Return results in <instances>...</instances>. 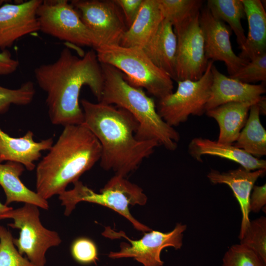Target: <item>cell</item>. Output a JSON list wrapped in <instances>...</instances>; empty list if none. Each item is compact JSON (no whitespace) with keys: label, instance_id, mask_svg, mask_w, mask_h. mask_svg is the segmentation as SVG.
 <instances>
[{"label":"cell","instance_id":"cell-32","mask_svg":"<svg viewBox=\"0 0 266 266\" xmlns=\"http://www.w3.org/2000/svg\"><path fill=\"white\" fill-rule=\"evenodd\" d=\"M70 251L73 259L81 264H96L99 260L96 245L86 237H80L73 241Z\"/></svg>","mask_w":266,"mask_h":266},{"label":"cell","instance_id":"cell-3","mask_svg":"<svg viewBox=\"0 0 266 266\" xmlns=\"http://www.w3.org/2000/svg\"><path fill=\"white\" fill-rule=\"evenodd\" d=\"M101 152L100 142L83 124L64 127L36 167V192L47 200L59 195L100 161Z\"/></svg>","mask_w":266,"mask_h":266},{"label":"cell","instance_id":"cell-12","mask_svg":"<svg viewBox=\"0 0 266 266\" xmlns=\"http://www.w3.org/2000/svg\"><path fill=\"white\" fill-rule=\"evenodd\" d=\"M199 24L208 60L224 62L230 76L249 62L233 52L230 40L231 28L224 22L215 18L207 7L200 11Z\"/></svg>","mask_w":266,"mask_h":266},{"label":"cell","instance_id":"cell-26","mask_svg":"<svg viewBox=\"0 0 266 266\" xmlns=\"http://www.w3.org/2000/svg\"><path fill=\"white\" fill-rule=\"evenodd\" d=\"M207 8L216 18L226 22L236 36V41L242 50L245 43L241 20L245 17L241 0H208Z\"/></svg>","mask_w":266,"mask_h":266},{"label":"cell","instance_id":"cell-16","mask_svg":"<svg viewBox=\"0 0 266 266\" xmlns=\"http://www.w3.org/2000/svg\"><path fill=\"white\" fill-rule=\"evenodd\" d=\"M266 169L248 170L240 166L227 172H221L211 169L207 175L214 184H226L230 187L237 200L241 212V221L238 238L241 239L249 225V198L252 190L257 179L263 176Z\"/></svg>","mask_w":266,"mask_h":266},{"label":"cell","instance_id":"cell-18","mask_svg":"<svg viewBox=\"0 0 266 266\" xmlns=\"http://www.w3.org/2000/svg\"><path fill=\"white\" fill-rule=\"evenodd\" d=\"M188 152L200 162L203 155H209L233 161L248 170L266 169V161L254 157L233 144L222 143L207 138H193L189 144Z\"/></svg>","mask_w":266,"mask_h":266},{"label":"cell","instance_id":"cell-4","mask_svg":"<svg viewBox=\"0 0 266 266\" xmlns=\"http://www.w3.org/2000/svg\"><path fill=\"white\" fill-rule=\"evenodd\" d=\"M103 88L99 101L122 108L135 119L138 127L135 134L139 140H155L166 149L175 150L179 133L159 115L154 100L143 89L130 84L124 74L114 67L101 64Z\"/></svg>","mask_w":266,"mask_h":266},{"label":"cell","instance_id":"cell-7","mask_svg":"<svg viewBox=\"0 0 266 266\" xmlns=\"http://www.w3.org/2000/svg\"><path fill=\"white\" fill-rule=\"evenodd\" d=\"M39 216L38 206L25 203L21 207L12 208L4 213L0 216V220L12 219L13 222L8 225L20 230L19 237L13 239L19 253L25 254L35 266H45L47 251L51 247L59 245L62 239L57 232L42 225Z\"/></svg>","mask_w":266,"mask_h":266},{"label":"cell","instance_id":"cell-23","mask_svg":"<svg viewBox=\"0 0 266 266\" xmlns=\"http://www.w3.org/2000/svg\"><path fill=\"white\" fill-rule=\"evenodd\" d=\"M253 104L250 102H229L205 112L218 124V142L233 144L235 142L246 122L250 107Z\"/></svg>","mask_w":266,"mask_h":266},{"label":"cell","instance_id":"cell-10","mask_svg":"<svg viewBox=\"0 0 266 266\" xmlns=\"http://www.w3.org/2000/svg\"><path fill=\"white\" fill-rule=\"evenodd\" d=\"M186 228V225L177 223L170 232L163 233L151 230L145 233L138 240L131 239L123 232L117 233L110 228H106L102 234L112 238L122 236L130 242V244L121 243V250L118 252H111L108 255L109 258H133L143 266H162L164 264L161 259L162 250L167 247H172L176 250L180 249L183 244V233Z\"/></svg>","mask_w":266,"mask_h":266},{"label":"cell","instance_id":"cell-33","mask_svg":"<svg viewBox=\"0 0 266 266\" xmlns=\"http://www.w3.org/2000/svg\"><path fill=\"white\" fill-rule=\"evenodd\" d=\"M143 0H114L121 9L129 28L133 23L141 8Z\"/></svg>","mask_w":266,"mask_h":266},{"label":"cell","instance_id":"cell-21","mask_svg":"<svg viewBox=\"0 0 266 266\" xmlns=\"http://www.w3.org/2000/svg\"><path fill=\"white\" fill-rule=\"evenodd\" d=\"M248 24V33L238 56L250 61L266 50V12L260 0H241Z\"/></svg>","mask_w":266,"mask_h":266},{"label":"cell","instance_id":"cell-20","mask_svg":"<svg viewBox=\"0 0 266 266\" xmlns=\"http://www.w3.org/2000/svg\"><path fill=\"white\" fill-rule=\"evenodd\" d=\"M164 20L157 0H143L132 25L124 33L120 44L143 48L156 33Z\"/></svg>","mask_w":266,"mask_h":266},{"label":"cell","instance_id":"cell-22","mask_svg":"<svg viewBox=\"0 0 266 266\" xmlns=\"http://www.w3.org/2000/svg\"><path fill=\"white\" fill-rule=\"evenodd\" d=\"M24 170V166L18 163L8 161L4 164H0V185L6 196L5 204L21 202L48 209L47 200L27 188L21 180L20 176Z\"/></svg>","mask_w":266,"mask_h":266},{"label":"cell","instance_id":"cell-9","mask_svg":"<svg viewBox=\"0 0 266 266\" xmlns=\"http://www.w3.org/2000/svg\"><path fill=\"white\" fill-rule=\"evenodd\" d=\"M40 30L45 34L79 46L100 44L66 0H42L36 11Z\"/></svg>","mask_w":266,"mask_h":266},{"label":"cell","instance_id":"cell-17","mask_svg":"<svg viewBox=\"0 0 266 266\" xmlns=\"http://www.w3.org/2000/svg\"><path fill=\"white\" fill-rule=\"evenodd\" d=\"M53 144L52 138L35 141L31 131L22 137H13L0 128V164L4 161L16 162L33 170L35 168V162L41 157V152L49 150Z\"/></svg>","mask_w":266,"mask_h":266},{"label":"cell","instance_id":"cell-25","mask_svg":"<svg viewBox=\"0 0 266 266\" xmlns=\"http://www.w3.org/2000/svg\"><path fill=\"white\" fill-rule=\"evenodd\" d=\"M164 19L172 25L176 35L185 29L200 14L201 0H157Z\"/></svg>","mask_w":266,"mask_h":266},{"label":"cell","instance_id":"cell-35","mask_svg":"<svg viewBox=\"0 0 266 266\" xmlns=\"http://www.w3.org/2000/svg\"><path fill=\"white\" fill-rule=\"evenodd\" d=\"M19 65V61L12 58L11 53L8 50L0 52V75L14 73Z\"/></svg>","mask_w":266,"mask_h":266},{"label":"cell","instance_id":"cell-27","mask_svg":"<svg viewBox=\"0 0 266 266\" xmlns=\"http://www.w3.org/2000/svg\"><path fill=\"white\" fill-rule=\"evenodd\" d=\"M240 243L253 250L266 263V218L250 220Z\"/></svg>","mask_w":266,"mask_h":266},{"label":"cell","instance_id":"cell-5","mask_svg":"<svg viewBox=\"0 0 266 266\" xmlns=\"http://www.w3.org/2000/svg\"><path fill=\"white\" fill-rule=\"evenodd\" d=\"M94 50L100 63L118 69L131 85L145 89L158 100L173 92L172 79L155 66L142 48L104 45Z\"/></svg>","mask_w":266,"mask_h":266},{"label":"cell","instance_id":"cell-6","mask_svg":"<svg viewBox=\"0 0 266 266\" xmlns=\"http://www.w3.org/2000/svg\"><path fill=\"white\" fill-rule=\"evenodd\" d=\"M74 187L59 195L61 205L65 206L64 214L69 216L81 201H86L101 205L118 212L128 219L134 228L143 232L152 230L133 218L129 210V205H145L147 198L143 190L133 184L125 177L115 175L96 193L78 180L73 183Z\"/></svg>","mask_w":266,"mask_h":266},{"label":"cell","instance_id":"cell-14","mask_svg":"<svg viewBox=\"0 0 266 266\" xmlns=\"http://www.w3.org/2000/svg\"><path fill=\"white\" fill-rule=\"evenodd\" d=\"M42 0L0 7V50L11 47L21 37L40 30L36 11Z\"/></svg>","mask_w":266,"mask_h":266},{"label":"cell","instance_id":"cell-34","mask_svg":"<svg viewBox=\"0 0 266 266\" xmlns=\"http://www.w3.org/2000/svg\"><path fill=\"white\" fill-rule=\"evenodd\" d=\"M266 204V185H254L249 198L250 212L258 213Z\"/></svg>","mask_w":266,"mask_h":266},{"label":"cell","instance_id":"cell-28","mask_svg":"<svg viewBox=\"0 0 266 266\" xmlns=\"http://www.w3.org/2000/svg\"><path fill=\"white\" fill-rule=\"evenodd\" d=\"M35 93L33 83H23L17 89H9L0 85V114L5 113L12 104L27 105L32 102Z\"/></svg>","mask_w":266,"mask_h":266},{"label":"cell","instance_id":"cell-11","mask_svg":"<svg viewBox=\"0 0 266 266\" xmlns=\"http://www.w3.org/2000/svg\"><path fill=\"white\" fill-rule=\"evenodd\" d=\"M100 46L119 45L128 29L123 14L114 0H73L70 2Z\"/></svg>","mask_w":266,"mask_h":266},{"label":"cell","instance_id":"cell-19","mask_svg":"<svg viewBox=\"0 0 266 266\" xmlns=\"http://www.w3.org/2000/svg\"><path fill=\"white\" fill-rule=\"evenodd\" d=\"M177 45L172 25L164 19L154 35L142 48L152 62L174 80Z\"/></svg>","mask_w":266,"mask_h":266},{"label":"cell","instance_id":"cell-2","mask_svg":"<svg viewBox=\"0 0 266 266\" xmlns=\"http://www.w3.org/2000/svg\"><path fill=\"white\" fill-rule=\"evenodd\" d=\"M83 124L100 143V166L125 177L137 168L159 145L155 140H139L135 137L138 124L126 110L86 99L80 101Z\"/></svg>","mask_w":266,"mask_h":266},{"label":"cell","instance_id":"cell-15","mask_svg":"<svg viewBox=\"0 0 266 266\" xmlns=\"http://www.w3.org/2000/svg\"><path fill=\"white\" fill-rule=\"evenodd\" d=\"M212 82L206 111L229 102L257 103L266 93L263 85H253L239 81L221 73L213 65Z\"/></svg>","mask_w":266,"mask_h":266},{"label":"cell","instance_id":"cell-36","mask_svg":"<svg viewBox=\"0 0 266 266\" xmlns=\"http://www.w3.org/2000/svg\"><path fill=\"white\" fill-rule=\"evenodd\" d=\"M258 105L260 113L265 115L266 113V99L265 96H263L262 98L256 103Z\"/></svg>","mask_w":266,"mask_h":266},{"label":"cell","instance_id":"cell-30","mask_svg":"<svg viewBox=\"0 0 266 266\" xmlns=\"http://www.w3.org/2000/svg\"><path fill=\"white\" fill-rule=\"evenodd\" d=\"M222 266H266L253 250L239 243L233 245L225 253Z\"/></svg>","mask_w":266,"mask_h":266},{"label":"cell","instance_id":"cell-29","mask_svg":"<svg viewBox=\"0 0 266 266\" xmlns=\"http://www.w3.org/2000/svg\"><path fill=\"white\" fill-rule=\"evenodd\" d=\"M11 233L0 226V266H36L15 247Z\"/></svg>","mask_w":266,"mask_h":266},{"label":"cell","instance_id":"cell-1","mask_svg":"<svg viewBox=\"0 0 266 266\" xmlns=\"http://www.w3.org/2000/svg\"><path fill=\"white\" fill-rule=\"evenodd\" d=\"M34 74L39 87L46 93L48 114L53 125L83 124L79 97L83 86L89 87L98 101L101 98L104 77L94 50L80 58L65 47L55 62L38 66Z\"/></svg>","mask_w":266,"mask_h":266},{"label":"cell","instance_id":"cell-8","mask_svg":"<svg viewBox=\"0 0 266 266\" xmlns=\"http://www.w3.org/2000/svg\"><path fill=\"white\" fill-rule=\"evenodd\" d=\"M213 62L208 61L206 70L199 79L178 81L175 92L159 100L157 112L168 125L176 127L186 122L190 115L200 116L205 113L210 96Z\"/></svg>","mask_w":266,"mask_h":266},{"label":"cell","instance_id":"cell-37","mask_svg":"<svg viewBox=\"0 0 266 266\" xmlns=\"http://www.w3.org/2000/svg\"><path fill=\"white\" fill-rule=\"evenodd\" d=\"M13 208L3 204L0 202V216L5 212L11 210Z\"/></svg>","mask_w":266,"mask_h":266},{"label":"cell","instance_id":"cell-31","mask_svg":"<svg viewBox=\"0 0 266 266\" xmlns=\"http://www.w3.org/2000/svg\"><path fill=\"white\" fill-rule=\"evenodd\" d=\"M230 77L245 83L266 81V52L251 60Z\"/></svg>","mask_w":266,"mask_h":266},{"label":"cell","instance_id":"cell-13","mask_svg":"<svg viewBox=\"0 0 266 266\" xmlns=\"http://www.w3.org/2000/svg\"><path fill=\"white\" fill-rule=\"evenodd\" d=\"M198 15L189 25L176 35L175 81L197 80L204 74L208 61Z\"/></svg>","mask_w":266,"mask_h":266},{"label":"cell","instance_id":"cell-24","mask_svg":"<svg viewBox=\"0 0 266 266\" xmlns=\"http://www.w3.org/2000/svg\"><path fill=\"white\" fill-rule=\"evenodd\" d=\"M260 114L257 104L250 107L246 122L233 144L259 159L266 155V131L261 122Z\"/></svg>","mask_w":266,"mask_h":266}]
</instances>
